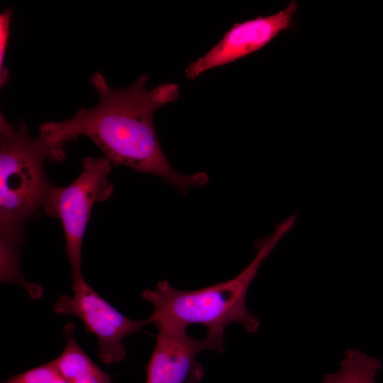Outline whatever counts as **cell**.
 Returning <instances> with one entry per match:
<instances>
[{"label":"cell","instance_id":"obj_1","mask_svg":"<svg viewBox=\"0 0 383 383\" xmlns=\"http://www.w3.org/2000/svg\"><path fill=\"white\" fill-rule=\"evenodd\" d=\"M148 74H142L131 87L116 89L96 72L90 81L98 104L82 108L65 121L42 123L39 135L55 145L86 135L115 165L160 177L184 194L191 187L204 186L209 181L206 173L183 174L171 165L155 131L154 113L177 99L178 85L165 83L148 90Z\"/></svg>","mask_w":383,"mask_h":383},{"label":"cell","instance_id":"obj_2","mask_svg":"<svg viewBox=\"0 0 383 383\" xmlns=\"http://www.w3.org/2000/svg\"><path fill=\"white\" fill-rule=\"evenodd\" d=\"M289 231L282 222L272 234L256 241L253 260L230 280L195 290L177 289L168 281L160 280L155 289L143 290L142 298L153 307L148 318L150 323H170L187 328L201 324L207 333L223 337L226 326L238 323L246 331L255 333L260 322L247 308V292L262 262Z\"/></svg>","mask_w":383,"mask_h":383},{"label":"cell","instance_id":"obj_3","mask_svg":"<svg viewBox=\"0 0 383 383\" xmlns=\"http://www.w3.org/2000/svg\"><path fill=\"white\" fill-rule=\"evenodd\" d=\"M64 157L63 145L32 138L25 123L14 126L0 113V249L18 250L26 222L43 209L52 186L44 161Z\"/></svg>","mask_w":383,"mask_h":383},{"label":"cell","instance_id":"obj_4","mask_svg":"<svg viewBox=\"0 0 383 383\" xmlns=\"http://www.w3.org/2000/svg\"><path fill=\"white\" fill-rule=\"evenodd\" d=\"M111 164L106 157L84 158L74 182L64 187H50L42 209L62 225L72 287L85 281L81 267L83 238L93 205L106 200L113 192L108 179Z\"/></svg>","mask_w":383,"mask_h":383},{"label":"cell","instance_id":"obj_5","mask_svg":"<svg viewBox=\"0 0 383 383\" xmlns=\"http://www.w3.org/2000/svg\"><path fill=\"white\" fill-rule=\"evenodd\" d=\"M74 294L60 296L53 306L58 315L75 316L85 325L87 333L97 338L98 355L105 364L121 362L127 350L122 340L127 335L143 331L148 318L131 319L103 299L86 281L72 287Z\"/></svg>","mask_w":383,"mask_h":383},{"label":"cell","instance_id":"obj_6","mask_svg":"<svg viewBox=\"0 0 383 383\" xmlns=\"http://www.w3.org/2000/svg\"><path fill=\"white\" fill-rule=\"evenodd\" d=\"M154 325L157 335L147 365L145 383H198L204 368L196 360L197 354L225 350L223 337L207 333L204 339H195L187 333V327L170 323Z\"/></svg>","mask_w":383,"mask_h":383},{"label":"cell","instance_id":"obj_7","mask_svg":"<svg viewBox=\"0 0 383 383\" xmlns=\"http://www.w3.org/2000/svg\"><path fill=\"white\" fill-rule=\"evenodd\" d=\"M297 9V3L292 1L277 13L235 23L217 45L187 67L186 77L194 79L209 70L260 50L280 32L293 26L294 15Z\"/></svg>","mask_w":383,"mask_h":383},{"label":"cell","instance_id":"obj_8","mask_svg":"<svg viewBox=\"0 0 383 383\" xmlns=\"http://www.w3.org/2000/svg\"><path fill=\"white\" fill-rule=\"evenodd\" d=\"M75 326L68 323L63 329L65 346L54 360L69 383H113L112 377L101 370L81 348L74 337Z\"/></svg>","mask_w":383,"mask_h":383},{"label":"cell","instance_id":"obj_9","mask_svg":"<svg viewBox=\"0 0 383 383\" xmlns=\"http://www.w3.org/2000/svg\"><path fill=\"white\" fill-rule=\"evenodd\" d=\"M370 358L359 350H347L339 370L325 375L323 383H360Z\"/></svg>","mask_w":383,"mask_h":383},{"label":"cell","instance_id":"obj_10","mask_svg":"<svg viewBox=\"0 0 383 383\" xmlns=\"http://www.w3.org/2000/svg\"><path fill=\"white\" fill-rule=\"evenodd\" d=\"M2 383H69L55 361L12 376Z\"/></svg>","mask_w":383,"mask_h":383},{"label":"cell","instance_id":"obj_11","mask_svg":"<svg viewBox=\"0 0 383 383\" xmlns=\"http://www.w3.org/2000/svg\"><path fill=\"white\" fill-rule=\"evenodd\" d=\"M12 9H7L0 15V84L4 85L8 80V70L4 67V56L8 45Z\"/></svg>","mask_w":383,"mask_h":383},{"label":"cell","instance_id":"obj_12","mask_svg":"<svg viewBox=\"0 0 383 383\" xmlns=\"http://www.w3.org/2000/svg\"><path fill=\"white\" fill-rule=\"evenodd\" d=\"M381 370V362L374 357H371L363 374L360 383H377V376Z\"/></svg>","mask_w":383,"mask_h":383}]
</instances>
